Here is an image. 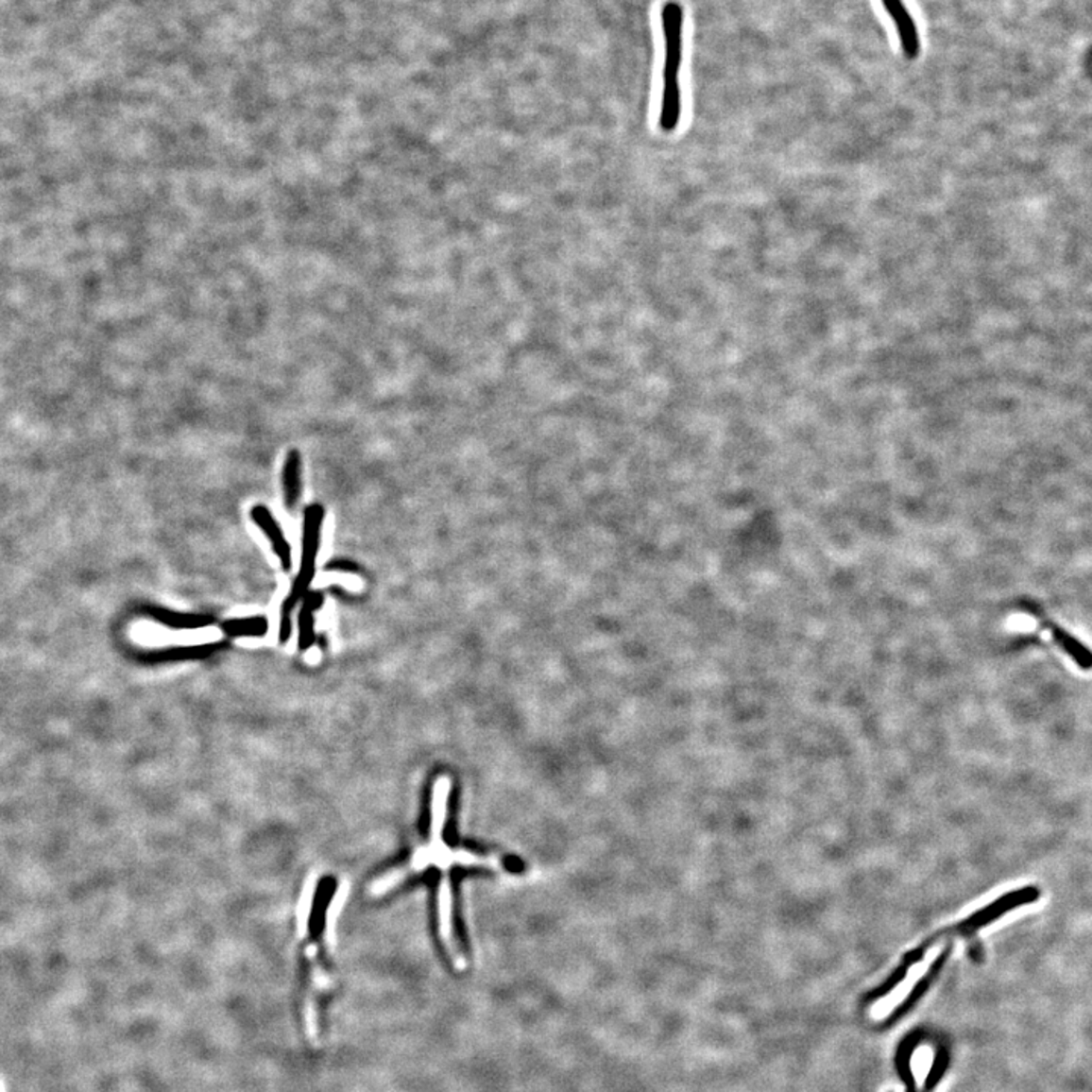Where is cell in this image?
<instances>
[{
    "label": "cell",
    "mask_w": 1092,
    "mask_h": 1092,
    "mask_svg": "<svg viewBox=\"0 0 1092 1092\" xmlns=\"http://www.w3.org/2000/svg\"><path fill=\"white\" fill-rule=\"evenodd\" d=\"M298 623H299V639H298L299 650L307 651L308 648H312L313 643H316L315 610L307 605L302 606Z\"/></svg>",
    "instance_id": "5bb4252c"
},
{
    "label": "cell",
    "mask_w": 1092,
    "mask_h": 1092,
    "mask_svg": "<svg viewBox=\"0 0 1092 1092\" xmlns=\"http://www.w3.org/2000/svg\"><path fill=\"white\" fill-rule=\"evenodd\" d=\"M325 518V508L320 504L308 505L304 513V527H302V553H300L299 573L293 583L289 596L282 603V613L292 615L313 583L316 575V562L320 550L322 537V523Z\"/></svg>",
    "instance_id": "3957f363"
},
{
    "label": "cell",
    "mask_w": 1092,
    "mask_h": 1092,
    "mask_svg": "<svg viewBox=\"0 0 1092 1092\" xmlns=\"http://www.w3.org/2000/svg\"><path fill=\"white\" fill-rule=\"evenodd\" d=\"M1039 896H1041V891L1036 886H1026V888L1004 894L998 900L974 912L973 915L966 916L965 919H962L954 926L947 927L944 930L938 931L930 939H927L926 946L931 948L935 944L941 943L947 938L974 935L977 930L989 926L993 921L1001 918L1014 909L1038 901Z\"/></svg>",
    "instance_id": "277c9868"
},
{
    "label": "cell",
    "mask_w": 1092,
    "mask_h": 1092,
    "mask_svg": "<svg viewBox=\"0 0 1092 1092\" xmlns=\"http://www.w3.org/2000/svg\"><path fill=\"white\" fill-rule=\"evenodd\" d=\"M662 31L665 42L663 62L662 105L658 127L665 134H673L680 125L683 114L680 69L683 61V9L677 2H668L662 9Z\"/></svg>",
    "instance_id": "6da1fadb"
},
{
    "label": "cell",
    "mask_w": 1092,
    "mask_h": 1092,
    "mask_svg": "<svg viewBox=\"0 0 1092 1092\" xmlns=\"http://www.w3.org/2000/svg\"><path fill=\"white\" fill-rule=\"evenodd\" d=\"M437 901H439L440 939H442L443 946L450 954L452 966L462 973L468 966V962H466L465 954L460 950L457 939H455L454 924H452V891H451V880L448 873L443 874L442 880H440Z\"/></svg>",
    "instance_id": "8992f818"
},
{
    "label": "cell",
    "mask_w": 1092,
    "mask_h": 1092,
    "mask_svg": "<svg viewBox=\"0 0 1092 1092\" xmlns=\"http://www.w3.org/2000/svg\"><path fill=\"white\" fill-rule=\"evenodd\" d=\"M1019 608H1021L1024 613H1027V615L1034 618L1041 627L1049 630L1051 638H1053L1054 643H1056L1081 670H1092V651L1089 650L1088 646H1084L1079 639L1074 638L1066 628H1062L1059 623L1050 620L1039 606L1029 603V601H1024V603L1019 605Z\"/></svg>",
    "instance_id": "5b68a950"
},
{
    "label": "cell",
    "mask_w": 1092,
    "mask_h": 1092,
    "mask_svg": "<svg viewBox=\"0 0 1092 1092\" xmlns=\"http://www.w3.org/2000/svg\"><path fill=\"white\" fill-rule=\"evenodd\" d=\"M908 1086V1092H915V1082H909Z\"/></svg>",
    "instance_id": "ac0fdd59"
},
{
    "label": "cell",
    "mask_w": 1092,
    "mask_h": 1092,
    "mask_svg": "<svg viewBox=\"0 0 1092 1092\" xmlns=\"http://www.w3.org/2000/svg\"><path fill=\"white\" fill-rule=\"evenodd\" d=\"M950 953L951 944H948L946 950L939 954L938 958L935 959V962L931 964L930 968H929V971L924 974L923 979H921V981H919L918 983L913 986V989H912L908 998H906V1000H904L903 1003H901L900 1006H898V1008L893 1012V1015L889 1016L888 1024L894 1023V1021H896V1019L900 1018L901 1015H904V1014H906V1012H908L909 1009H911L912 1006H913V1004H915L916 1001H918L919 998L923 997V994L926 993L927 989H929V986H930L931 981H935V977L938 976L939 971L943 969L944 964H946L947 959H948V956H950Z\"/></svg>",
    "instance_id": "8fae6325"
},
{
    "label": "cell",
    "mask_w": 1092,
    "mask_h": 1092,
    "mask_svg": "<svg viewBox=\"0 0 1092 1092\" xmlns=\"http://www.w3.org/2000/svg\"><path fill=\"white\" fill-rule=\"evenodd\" d=\"M222 628L231 638H263L269 631V623L264 616H249L228 620Z\"/></svg>",
    "instance_id": "4fadbf2b"
},
{
    "label": "cell",
    "mask_w": 1092,
    "mask_h": 1092,
    "mask_svg": "<svg viewBox=\"0 0 1092 1092\" xmlns=\"http://www.w3.org/2000/svg\"><path fill=\"white\" fill-rule=\"evenodd\" d=\"M325 570L332 571V572L357 573L360 568H358L357 563L350 562L347 558H335L325 566Z\"/></svg>",
    "instance_id": "9a60e30c"
},
{
    "label": "cell",
    "mask_w": 1092,
    "mask_h": 1092,
    "mask_svg": "<svg viewBox=\"0 0 1092 1092\" xmlns=\"http://www.w3.org/2000/svg\"><path fill=\"white\" fill-rule=\"evenodd\" d=\"M431 865L443 869L445 873H448V869L452 865L501 868L500 861L497 858H481V856L469 853V851L451 850L445 845V843H430L428 845L418 848L407 865L393 869L390 873L384 874L383 878L373 881L372 886H370V893L375 896L389 893L390 889L400 885L401 881H404L413 874L420 873Z\"/></svg>",
    "instance_id": "7a4b0ae2"
},
{
    "label": "cell",
    "mask_w": 1092,
    "mask_h": 1092,
    "mask_svg": "<svg viewBox=\"0 0 1092 1092\" xmlns=\"http://www.w3.org/2000/svg\"><path fill=\"white\" fill-rule=\"evenodd\" d=\"M227 642L200 643V645L172 646L164 650L149 651L143 654V660L147 663L181 662V660H195V658L210 657L217 651L224 650Z\"/></svg>",
    "instance_id": "ba28073f"
},
{
    "label": "cell",
    "mask_w": 1092,
    "mask_h": 1092,
    "mask_svg": "<svg viewBox=\"0 0 1092 1092\" xmlns=\"http://www.w3.org/2000/svg\"><path fill=\"white\" fill-rule=\"evenodd\" d=\"M304 605L317 612L323 606V593L320 590H312V592L308 590L307 595L304 596Z\"/></svg>",
    "instance_id": "e0dca14e"
},
{
    "label": "cell",
    "mask_w": 1092,
    "mask_h": 1092,
    "mask_svg": "<svg viewBox=\"0 0 1092 1092\" xmlns=\"http://www.w3.org/2000/svg\"><path fill=\"white\" fill-rule=\"evenodd\" d=\"M885 5L886 11H888L891 19L896 24V31L900 35L901 47H903L904 54L908 59H915L919 52L918 32H916L915 22L912 19L908 9H904L901 0H881Z\"/></svg>",
    "instance_id": "9c48e42d"
},
{
    "label": "cell",
    "mask_w": 1092,
    "mask_h": 1092,
    "mask_svg": "<svg viewBox=\"0 0 1092 1092\" xmlns=\"http://www.w3.org/2000/svg\"><path fill=\"white\" fill-rule=\"evenodd\" d=\"M285 505L292 512L297 507L300 495V455L297 450H290L282 469Z\"/></svg>",
    "instance_id": "7c38bea8"
},
{
    "label": "cell",
    "mask_w": 1092,
    "mask_h": 1092,
    "mask_svg": "<svg viewBox=\"0 0 1092 1092\" xmlns=\"http://www.w3.org/2000/svg\"><path fill=\"white\" fill-rule=\"evenodd\" d=\"M145 612L152 620L166 625V627L174 628V630H197V628L210 627L212 623H214V618L210 615L175 612V610L158 607V606H149V607L145 608Z\"/></svg>",
    "instance_id": "30bf717a"
},
{
    "label": "cell",
    "mask_w": 1092,
    "mask_h": 1092,
    "mask_svg": "<svg viewBox=\"0 0 1092 1092\" xmlns=\"http://www.w3.org/2000/svg\"><path fill=\"white\" fill-rule=\"evenodd\" d=\"M292 615H285V613H282V620H280V635H278L280 643L289 642L290 638H292Z\"/></svg>",
    "instance_id": "2e32d148"
},
{
    "label": "cell",
    "mask_w": 1092,
    "mask_h": 1092,
    "mask_svg": "<svg viewBox=\"0 0 1092 1092\" xmlns=\"http://www.w3.org/2000/svg\"><path fill=\"white\" fill-rule=\"evenodd\" d=\"M250 518L257 523L260 530L264 533L265 537L272 542L273 553L277 555L280 565L282 570H292V548H290L287 538H285L284 531L278 525L277 520L273 518L269 508L264 505H255L250 510Z\"/></svg>",
    "instance_id": "52a82bcc"
}]
</instances>
